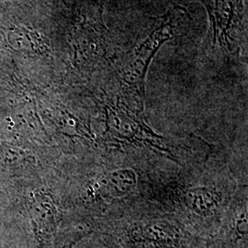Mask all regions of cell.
<instances>
[{
  "label": "cell",
  "instance_id": "obj_1",
  "mask_svg": "<svg viewBox=\"0 0 248 248\" xmlns=\"http://www.w3.org/2000/svg\"><path fill=\"white\" fill-rule=\"evenodd\" d=\"M119 236L127 248H185L187 242L177 224L163 219L134 222Z\"/></svg>",
  "mask_w": 248,
  "mask_h": 248
},
{
  "label": "cell",
  "instance_id": "obj_2",
  "mask_svg": "<svg viewBox=\"0 0 248 248\" xmlns=\"http://www.w3.org/2000/svg\"><path fill=\"white\" fill-rule=\"evenodd\" d=\"M174 28L171 20H168L152 31L150 36L136 49L133 59L122 73L121 79L124 88L140 103L142 102L145 77L151 61L162 45L174 34Z\"/></svg>",
  "mask_w": 248,
  "mask_h": 248
},
{
  "label": "cell",
  "instance_id": "obj_3",
  "mask_svg": "<svg viewBox=\"0 0 248 248\" xmlns=\"http://www.w3.org/2000/svg\"><path fill=\"white\" fill-rule=\"evenodd\" d=\"M106 133L116 142L145 143L158 150L167 151L162 146L163 137L154 133L124 105L107 108Z\"/></svg>",
  "mask_w": 248,
  "mask_h": 248
},
{
  "label": "cell",
  "instance_id": "obj_4",
  "mask_svg": "<svg viewBox=\"0 0 248 248\" xmlns=\"http://www.w3.org/2000/svg\"><path fill=\"white\" fill-rule=\"evenodd\" d=\"M208 10L213 42L218 39L221 43L229 45L231 31L232 25H236L242 18L243 6L241 0H202Z\"/></svg>",
  "mask_w": 248,
  "mask_h": 248
},
{
  "label": "cell",
  "instance_id": "obj_5",
  "mask_svg": "<svg viewBox=\"0 0 248 248\" xmlns=\"http://www.w3.org/2000/svg\"><path fill=\"white\" fill-rule=\"evenodd\" d=\"M178 202L189 214L199 218H208L219 211L222 197L214 187L189 186L178 191Z\"/></svg>",
  "mask_w": 248,
  "mask_h": 248
},
{
  "label": "cell",
  "instance_id": "obj_6",
  "mask_svg": "<svg viewBox=\"0 0 248 248\" xmlns=\"http://www.w3.org/2000/svg\"><path fill=\"white\" fill-rule=\"evenodd\" d=\"M137 177L133 169H122L103 173L94 182V189L103 200H115L131 192L136 186Z\"/></svg>",
  "mask_w": 248,
  "mask_h": 248
},
{
  "label": "cell",
  "instance_id": "obj_7",
  "mask_svg": "<svg viewBox=\"0 0 248 248\" xmlns=\"http://www.w3.org/2000/svg\"><path fill=\"white\" fill-rule=\"evenodd\" d=\"M81 237H82V235H79V236H78V237H76V238H74V239L71 240V241H69V242H67V243H65L64 245H62V247H60V248H71L78 241H79L81 239Z\"/></svg>",
  "mask_w": 248,
  "mask_h": 248
},
{
  "label": "cell",
  "instance_id": "obj_8",
  "mask_svg": "<svg viewBox=\"0 0 248 248\" xmlns=\"http://www.w3.org/2000/svg\"><path fill=\"white\" fill-rule=\"evenodd\" d=\"M106 1H107V0H101V3H102V6H103V5H104V4H105V3H106Z\"/></svg>",
  "mask_w": 248,
  "mask_h": 248
}]
</instances>
